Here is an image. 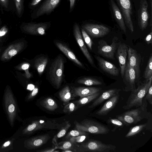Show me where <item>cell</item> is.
Instances as JSON below:
<instances>
[{
	"instance_id": "cell-7",
	"label": "cell",
	"mask_w": 152,
	"mask_h": 152,
	"mask_svg": "<svg viewBox=\"0 0 152 152\" xmlns=\"http://www.w3.org/2000/svg\"><path fill=\"white\" fill-rule=\"evenodd\" d=\"M50 25V22L38 23L23 22L21 24L20 28L22 32L26 34L33 35H43Z\"/></svg>"
},
{
	"instance_id": "cell-10",
	"label": "cell",
	"mask_w": 152,
	"mask_h": 152,
	"mask_svg": "<svg viewBox=\"0 0 152 152\" xmlns=\"http://www.w3.org/2000/svg\"><path fill=\"white\" fill-rule=\"evenodd\" d=\"M81 27L89 36L94 38L103 37L110 31L109 28L102 24L86 23Z\"/></svg>"
},
{
	"instance_id": "cell-8",
	"label": "cell",
	"mask_w": 152,
	"mask_h": 152,
	"mask_svg": "<svg viewBox=\"0 0 152 152\" xmlns=\"http://www.w3.org/2000/svg\"><path fill=\"white\" fill-rule=\"evenodd\" d=\"M61 0H45L33 10L31 14L32 19L41 16L50 15L60 3Z\"/></svg>"
},
{
	"instance_id": "cell-14",
	"label": "cell",
	"mask_w": 152,
	"mask_h": 152,
	"mask_svg": "<svg viewBox=\"0 0 152 152\" xmlns=\"http://www.w3.org/2000/svg\"><path fill=\"white\" fill-rule=\"evenodd\" d=\"M4 103L6 111L12 125L16 116L17 107L12 94L8 88L6 90L4 95Z\"/></svg>"
},
{
	"instance_id": "cell-45",
	"label": "cell",
	"mask_w": 152,
	"mask_h": 152,
	"mask_svg": "<svg viewBox=\"0 0 152 152\" xmlns=\"http://www.w3.org/2000/svg\"><path fill=\"white\" fill-rule=\"evenodd\" d=\"M145 99L148 101L151 104H152V84H151L148 92L144 97Z\"/></svg>"
},
{
	"instance_id": "cell-19",
	"label": "cell",
	"mask_w": 152,
	"mask_h": 152,
	"mask_svg": "<svg viewBox=\"0 0 152 152\" xmlns=\"http://www.w3.org/2000/svg\"><path fill=\"white\" fill-rule=\"evenodd\" d=\"M94 57L103 71L113 76L118 75L119 70L115 65L98 56L95 55Z\"/></svg>"
},
{
	"instance_id": "cell-27",
	"label": "cell",
	"mask_w": 152,
	"mask_h": 152,
	"mask_svg": "<svg viewBox=\"0 0 152 152\" xmlns=\"http://www.w3.org/2000/svg\"><path fill=\"white\" fill-rule=\"evenodd\" d=\"M0 9L2 14L4 11L15 12V7L14 0H0Z\"/></svg>"
},
{
	"instance_id": "cell-17",
	"label": "cell",
	"mask_w": 152,
	"mask_h": 152,
	"mask_svg": "<svg viewBox=\"0 0 152 152\" xmlns=\"http://www.w3.org/2000/svg\"><path fill=\"white\" fill-rule=\"evenodd\" d=\"M148 4L146 0H141L138 11V23L140 28L143 31L148 24Z\"/></svg>"
},
{
	"instance_id": "cell-51",
	"label": "cell",
	"mask_w": 152,
	"mask_h": 152,
	"mask_svg": "<svg viewBox=\"0 0 152 152\" xmlns=\"http://www.w3.org/2000/svg\"><path fill=\"white\" fill-rule=\"evenodd\" d=\"M27 89L31 90L34 89V86L32 84H30L28 85Z\"/></svg>"
},
{
	"instance_id": "cell-49",
	"label": "cell",
	"mask_w": 152,
	"mask_h": 152,
	"mask_svg": "<svg viewBox=\"0 0 152 152\" xmlns=\"http://www.w3.org/2000/svg\"><path fill=\"white\" fill-rule=\"evenodd\" d=\"M150 8H151V19H150V26H151V28L152 27V0H150Z\"/></svg>"
},
{
	"instance_id": "cell-47",
	"label": "cell",
	"mask_w": 152,
	"mask_h": 152,
	"mask_svg": "<svg viewBox=\"0 0 152 152\" xmlns=\"http://www.w3.org/2000/svg\"><path fill=\"white\" fill-rule=\"evenodd\" d=\"M38 91V89L37 88H35L33 90L32 92L28 96V99H31L34 97L37 94Z\"/></svg>"
},
{
	"instance_id": "cell-24",
	"label": "cell",
	"mask_w": 152,
	"mask_h": 152,
	"mask_svg": "<svg viewBox=\"0 0 152 152\" xmlns=\"http://www.w3.org/2000/svg\"><path fill=\"white\" fill-rule=\"evenodd\" d=\"M50 138V137L48 134L36 136L28 140L27 147L29 149L39 148L46 143Z\"/></svg>"
},
{
	"instance_id": "cell-41",
	"label": "cell",
	"mask_w": 152,
	"mask_h": 152,
	"mask_svg": "<svg viewBox=\"0 0 152 152\" xmlns=\"http://www.w3.org/2000/svg\"><path fill=\"white\" fill-rule=\"evenodd\" d=\"M86 137V135H81L71 137L68 139L70 141L75 144L83 142L85 140Z\"/></svg>"
},
{
	"instance_id": "cell-11",
	"label": "cell",
	"mask_w": 152,
	"mask_h": 152,
	"mask_svg": "<svg viewBox=\"0 0 152 152\" xmlns=\"http://www.w3.org/2000/svg\"><path fill=\"white\" fill-rule=\"evenodd\" d=\"M127 54L129 63L136 72V83L137 85L140 82L141 57L136 50L130 47L128 48Z\"/></svg>"
},
{
	"instance_id": "cell-43",
	"label": "cell",
	"mask_w": 152,
	"mask_h": 152,
	"mask_svg": "<svg viewBox=\"0 0 152 152\" xmlns=\"http://www.w3.org/2000/svg\"><path fill=\"white\" fill-rule=\"evenodd\" d=\"M8 31V28L6 25H4L0 28V42H1L2 39L7 35Z\"/></svg>"
},
{
	"instance_id": "cell-50",
	"label": "cell",
	"mask_w": 152,
	"mask_h": 152,
	"mask_svg": "<svg viewBox=\"0 0 152 152\" xmlns=\"http://www.w3.org/2000/svg\"><path fill=\"white\" fill-rule=\"evenodd\" d=\"M56 149V148H50V149H47L46 150L45 149L44 150H41V151H40V152H55V151H54V150H55Z\"/></svg>"
},
{
	"instance_id": "cell-4",
	"label": "cell",
	"mask_w": 152,
	"mask_h": 152,
	"mask_svg": "<svg viewBox=\"0 0 152 152\" xmlns=\"http://www.w3.org/2000/svg\"><path fill=\"white\" fill-rule=\"evenodd\" d=\"M76 129L95 134H106L109 129L103 125L93 120L85 119L80 123L75 121Z\"/></svg>"
},
{
	"instance_id": "cell-33",
	"label": "cell",
	"mask_w": 152,
	"mask_h": 152,
	"mask_svg": "<svg viewBox=\"0 0 152 152\" xmlns=\"http://www.w3.org/2000/svg\"><path fill=\"white\" fill-rule=\"evenodd\" d=\"M71 126V124L69 122L66 123L64 126L62 127L60 131L54 136L52 141L54 144L57 145L58 139L64 136Z\"/></svg>"
},
{
	"instance_id": "cell-53",
	"label": "cell",
	"mask_w": 152,
	"mask_h": 152,
	"mask_svg": "<svg viewBox=\"0 0 152 152\" xmlns=\"http://www.w3.org/2000/svg\"><path fill=\"white\" fill-rule=\"evenodd\" d=\"M2 23V21L1 19L0 18V28Z\"/></svg>"
},
{
	"instance_id": "cell-6",
	"label": "cell",
	"mask_w": 152,
	"mask_h": 152,
	"mask_svg": "<svg viewBox=\"0 0 152 152\" xmlns=\"http://www.w3.org/2000/svg\"><path fill=\"white\" fill-rule=\"evenodd\" d=\"M116 146L111 144H106L101 142L91 140L79 147L81 152H110L114 151Z\"/></svg>"
},
{
	"instance_id": "cell-38",
	"label": "cell",
	"mask_w": 152,
	"mask_h": 152,
	"mask_svg": "<svg viewBox=\"0 0 152 152\" xmlns=\"http://www.w3.org/2000/svg\"><path fill=\"white\" fill-rule=\"evenodd\" d=\"M60 145H56V148H59L63 150H67L73 148L74 143L69 140L66 141L62 143H60Z\"/></svg>"
},
{
	"instance_id": "cell-37",
	"label": "cell",
	"mask_w": 152,
	"mask_h": 152,
	"mask_svg": "<svg viewBox=\"0 0 152 152\" xmlns=\"http://www.w3.org/2000/svg\"><path fill=\"white\" fill-rule=\"evenodd\" d=\"M88 134L86 132L76 129V130H72L70 131L66 135L65 138L66 139H69L72 137L87 135Z\"/></svg>"
},
{
	"instance_id": "cell-20",
	"label": "cell",
	"mask_w": 152,
	"mask_h": 152,
	"mask_svg": "<svg viewBox=\"0 0 152 152\" xmlns=\"http://www.w3.org/2000/svg\"><path fill=\"white\" fill-rule=\"evenodd\" d=\"M102 89L101 88L94 87H71V91L74 98L80 96V98L89 96L99 92Z\"/></svg>"
},
{
	"instance_id": "cell-48",
	"label": "cell",
	"mask_w": 152,
	"mask_h": 152,
	"mask_svg": "<svg viewBox=\"0 0 152 152\" xmlns=\"http://www.w3.org/2000/svg\"><path fill=\"white\" fill-rule=\"evenodd\" d=\"M69 13H71L73 10L75 5L76 0H69Z\"/></svg>"
},
{
	"instance_id": "cell-35",
	"label": "cell",
	"mask_w": 152,
	"mask_h": 152,
	"mask_svg": "<svg viewBox=\"0 0 152 152\" xmlns=\"http://www.w3.org/2000/svg\"><path fill=\"white\" fill-rule=\"evenodd\" d=\"M152 76V56L151 54L144 73L143 77L145 79Z\"/></svg>"
},
{
	"instance_id": "cell-23",
	"label": "cell",
	"mask_w": 152,
	"mask_h": 152,
	"mask_svg": "<svg viewBox=\"0 0 152 152\" xmlns=\"http://www.w3.org/2000/svg\"><path fill=\"white\" fill-rule=\"evenodd\" d=\"M121 91V90L119 89L114 88L105 91L99 97H97L92 104L88 106V107L89 108L95 107L105 100L119 94V93Z\"/></svg>"
},
{
	"instance_id": "cell-9",
	"label": "cell",
	"mask_w": 152,
	"mask_h": 152,
	"mask_svg": "<svg viewBox=\"0 0 152 152\" xmlns=\"http://www.w3.org/2000/svg\"><path fill=\"white\" fill-rule=\"evenodd\" d=\"M119 8L126 26L133 32L134 28L132 19V7L130 0H114Z\"/></svg>"
},
{
	"instance_id": "cell-31",
	"label": "cell",
	"mask_w": 152,
	"mask_h": 152,
	"mask_svg": "<svg viewBox=\"0 0 152 152\" xmlns=\"http://www.w3.org/2000/svg\"><path fill=\"white\" fill-rule=\"evenodd\" d=\"M41 104L45 109L50 111H54L58 107L55 100L50 97L45 98L41 102Z\"/></svg>"
},
{
	"instance_id": "cell-28",
	"label": "cell",
	"mask_w": 152,
	"mask_h": 152,
	"mask_svg": "<svg viewBox=\"0 0 152 152\" xmlns=\"http://www.w3.org/2000/svg\"><path fill=\"white\" fill-rule=\"evenodd\" d=\"M48 61V58L44 56L39 57L35 59L34 66L39 75H41L44 72Z\"/></svg>"
},
{
	"instance_id": "cell-13",
	"label": "cell",
	"mask_w": 152,
	"mask_h": 152,
	"mask_svg": "<svg viewBox=\"0 0 152 152\" xmlns=\"http://www.w3.org/2000/svg\"><path fill=\"white\" fill-rule=\"evenodd\" d=\"M60 126L58 124L50 121L38 120L33 122L23 130L24 134L31 133L40 129H56Z\"/></svg>"
},
{
	"instance_id": "cell-46",
	"label": "cell",
	"mask_w": 152,
	"mask_h": 152,
	"mask_svg": "<svg viewBox=\"0 0 152 152\" xmlns=\"http://www.w3.org/2000/svg\"><path fill=\"white\" fill-rule=\"evenodd\" d=\"M152 27L151 28V31L150 33L146 36L145 38V41L148 45L151 44L152 43Z\"/></svg>"
},
{
	"instance_id": "cell-34",
	"label": "cell",
	"mask_w": 152,
	"mask_h": 152,
	"mask_svg": "<svg viewBox=\"0 0 152 152\" xmlns=\"http://www.w3.org/2000/svg\"><path fill=\"white\" fill-rule=\"evenodd\" d=\"M100 94V92H99L89 96L81 98L77 102V103L79 105H85L96 99Z\"/></svg>"
},
{
	"instance_id": "cell-21",
	"label": "cell",
	"mask_w": 152,
	"mask_h": 152,
	"mask_svg": "<svg viewBox=\"0 0 152 152\" xmlns=\"http://www.w3.org/2000/svg\"><path fill=\"white\" fill-rule=\"evenodd\" d=\"M114 17L121 29L125 33L126 28L121 12L114 0H109Z\"/></svg>"
},
{
	"instance_id": "cell-26",
	"label": "cell",
	"mask_w": 152,
	"mask_h": 152,
	"mask_svg": "<svg viewBox=\"0 0 152 152\" xmlns=\"http://www.w3.org/2000/svg\"><path fill=\"white\" fill-rule=\"evenodd\" d=\"M59 95L64 105L67 104L70 100L74 99L71 90L68 86H65L60 91Z\"/></svg>"
},
{
	"instance_id": "cell-25",
	"label": "cell",
	"mask_w": 152,
	"mask_h": 152,
	"mask_svg": "<svg viewBox=\"0 0 152 152\" xmlns=\"http://www.w3.org/2000/svg\"><path fill=\"white\" fill-rule=\"evenodd\" d=\"M57 47L70 60L80 66L83 67V64L77 59L74 53L65 45L61 42H56Z\"/></svg>"
},
{
	"instance_id": "cell-44",
	"label": "cell",
	"mask_w": 152,
	"mask_h": 152,
	"mask_svg": "<svg viewBox=\"0 0 152 152\" xmlns=\"http://www.w3.org/2000/svg\"><path fill=\"white\" fill-rule=\"evenodd\" d=\"M43 0H31L28 4V8L32 11L34 10Z\"/></svg>"
},
{
	"instance_id": "cell-54",
	"label": "cell",
	"mask_w": 152,
	"mask_h": 152,
	"mask_svg": "<svg viewBox=\"0 0 152 152\" xmlns=\"http://www.w3.org/2000/svg\"><path fill=\"white\" fill-rule=\"evenodd\" d=\"M2 49L3 48H0V53H1V52L2 51Z\"/></svg>"
},
{
	"instance_id": "cell-12",
	"label": "cell",
	"mask_w": 152,
	"mask_h": 152,
	"mask_svg": "<svg viewBox=\"0 0 152 152\" xmlns=\"http://www.w3.org/2000/svg\"><path fill=\"white\" fill-rule=\"evenodd\" d=\"M122 78L125 86L124 89V91H131L136 88V72L134 69L130 66L128 61L126 63Z\"/></svg>"
},
{
	"instance_id": "cell-5",
	"label": "cell",
	"mask_w": 152,
	"mask_h": 152,
	"mask_svg": "<svg viewBox=\"0 0 152 152\" xmlns=\"http://www.w3.org/2000/svg\"><path fill=\"white\" fill-rule=\"evenodd\" d=\"M120 43L118 38L116 37L113 38L110 45H108L105 41L100 40L98 41L97 52L104 57L114 60L115 54Z\"/></svg>"
},
{
	"instance_id": "cell-30",
	"label": "cell",
	"mask_w": 152,
	"mask_h": 152,
	"mask_svg": "<svg viewBox=\"0 0 152 152\" xmlns=\"http://www.w3.org/2000/svg\"><path fill=\"white\" fill-rule=\"evenodd\" d=\"M77 83L87 86L99 85L102 84V82L98 79L91 77H85L82 78L78 80L77 81Z\"/></svg>"
},
{
	"instance_id": "cell-2",
	"label": "cell",
	"mask_w": 152,
	"mask_h": 152,
	"mask_svg": "<svg viewBox=\"0 0 152 152\" xmlns=\"http://www.w3.org/2000/svg\"><path fill=\"white\" fill-rule=\"evenodd\" d=\"M152 82V76L149 79L141 82L137 85L135 89L131 91L125 105L123 107L125 110L129 109L132 107L136 108L142 104V99L147 93Z\"/></svg>"
},
{
	"instance_id": "cell-18",
	"label": "cell",
	"mask_w": 152,
	"mask_h": 152,
	"mask_svg": "<svg viewBox=\"0 0 152 152\" xmlns=\"http://www.w3.org/2000/svg\"><path fill=\"white\" fill-rule=\"evenodd\" d=\"M128 48L127 46L125 44L120 43L116 51V56L120 67L122 78L124 76L126 66V57Z\"/></svg>"
},
{
	"instance_id": "cell-32",
	"label": "cell",
	"mask_w": 152,
	"mask_h": 152,
	"mask_svg": "<svg viewBox=\"0 0 152 152\" xmlns=\"http://www.w3.org/2000/svg\"><path fill=\"white\" fill-rule=\"evenodd\" d=\"M25 0H14L15 7V13L19 18L22 17L24 10Z\"/></svg>"
},
{
	"instance_id": "cell-40",
	"label": "cell",
	"mask_w": 152,
	"mask_h": 152,
	"mask_svg": "<svg viewBox=\"0 0 152 152\" xmlns=\"http://www.w3.org/2000/svg\"><path fill=\"white\" fill-rule=\"evenodd\" d=\"M30 66V64L27 63H23L18 68L20 69L24 70L25 72L26 76L28 78L31 76V74L29 73L28 69Z\"/></svg>"
},
{
	"instance_id": "cell-36",
	"label": "cell",
	"mask_w": 152,
	"mask_h": 152,
	"mask_svg": "<svg viewBox=\"0 0 152 152\" xmlns=\"http://www.w3.org/2000/svg\"><path fill=\"white\" fill-rule=\"evenodd\" d=\"M81 31L82 37L87 44L88 48L91 50H92V47L93 42L89 35L87 34L86 31L82 28H81Z\"/></svg>"
},
{
	"instance_id": "cell-15",
	"label": "cell",
	"mask_w": 152,
	"mask_h": 152,
	"mask_svg": "<svg viewBox=\"0 0 152 152\" xmlns=\"http://www.w3.org/2000/svg\"><path fill=\"white\" fill-rule=\"evenodd\" d=\"M73 32L76 40L84 55L91 65L94 68L97 69L93 59L84 43L79 26L77 23H75L74 24Z\"/></svg>"
},
{
	"instance_id": "cell-39",
	"label": "cell",
	"mask_w": 152,
	"mask_h": 152,
	"mask_svg": "<svg viewBox=\"0 0 152 152\" xmlns=\"http://www.w3.org/2000/svg\"><path fill=\"white\" fill-rule=\"evenodd\" d=\"M75 104L72 102L68 103L65 105L63 111L66 113H69L74 111L76 109Z\"/></svg>"
},
{
	"instance_id": "cell-29",
	"label": "cell",
	"mask_w": 152,
	"mask_h": 152,
	"mask_svg": "<svg viewBox=\"0 0 152 152\" xmlns=\"http://www.w3.org/2000/svg\"><path fill=\"white\" fill-rule=\"evenodd\" d=\"M148 122L132 127L126 135L125 137L128 138L138 134L143 130L148 128Z\"/></svg>"
},
{
	"instance_id": "cell-22",
	"label": "cell",
	"mask_w": 152,
	"mask_h": 152,
	"mask_svg": "<svg viewBox=\"0 0 152 152\" xmlns=\"http://www.w3.org/2000/svg\"><path fill=\"white\" fill-rule=\"evenodd\" d=\"M119 94L110 98L96 112L99 115H106L113 109L119 100Z\"/></svg>"
},
{
	"instance_id": "cell-3",
	"label": "cell",
	"mask_w": 152,
	"mask_h": 152,
	"mask_svg": "<svg viewBox=\"0 0 152 152\" xmlns=\"http://www.w3.org/2000/svg\"><path fill=\"white\" fill-rule=\"evenodd\" d=\"M64 63L62 57L59 56L52 63L49 69L50 80L57 88L60 87L62 81Z\"/></svg>"
},
{
	"instance_id": "cell-1",
	"label": "cell",
	"mask_w": 152,
	"mask_h": 152,
	"mask_svg": "<svg viewBox=\"0 0 152 152\" xmlns=\"http://www.w3.org/2000/svg\"><path fill=\"white\" fill-rule=\"evenodd\" d=\"M142 104L136 108L129 110L116 116L118 119L122 121L125 125L128 126L136 124L144 119L150 120L151 114L147 111L148 103L144 98Z\"/></svg>"
},
{
	"instance_id": "cell-52",
	"label": "cell",
	"mask_w": 152,
	"mask_h": 152,
	"mask_svg": "<svg viewBox=\"0 0 152 152\" xmlns=\"http://www.w3.org/2000/svg\"><path fill=\"white\" fill-rule=\"evenodd\" d=\"M10 143V142L8 141L5 142L3 144V146L4 147H6L9 145Z\"/></svg>"
},
{
	"instance_id": "cell-16",
	"label": "cell",
	"mask_w": 152,
	"mask_h": 152,
	"mask_svg": "<svg viewBox=\"0 0 152 152\" xmlns=\"http://www.w3.org/2000/svg\"><path fill=\"white\" fill-rule=\"evenodd\" d=\"M25 45L23 41H19L9 45L2 53L1 60L7 61L17 55L24 48Z\"/></svg>"
},
{
	"instance_id": "cell-42",
	"label": "cell",
	"mask_w": 152,
	"mask_h": 152,
	"mask_svg": "<svg viewBox=\"0 0 152 152\" xmlns=\"http://www.w3.org/2000/svg\"><path fill=\"white\" fill-rule=\"evenodd\" d=\"M108 121L118 127L122 128L125 125L122 121L117 118L109 119Z\"/></svg>"
}]
</instances>
